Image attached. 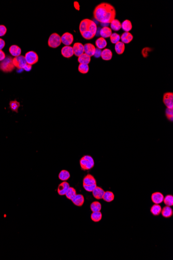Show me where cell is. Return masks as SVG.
I'll return each instance as SVG.
<instances>
[{
  "mask_svg": "<svg viewBox=\"0 0 173 260\" xmlns=\"http://www.w3.org/2000/svg\"><path fill=\"white\" fill-rule=\"evenodd\" d=\"M93 17L96 20L102 24H111L116 18V10L112 4L103 2L94 8Z\"/></svg>",
  "mask_w": 173,
  "mask_h": 260,
  "instance_id": "obj_1",
  "label": "cell"
},
{
  "mask_svg": "<svg viewBox=\"0 0 173 260\" xmlns=\"http://www.w3.org/2000/svg\"><path fill=\"white\" fill-rule=\"evenodd\" d=\"M79 31L83 38L89 40L93 39L97 32V26L93 20L85 19L79 24Z\"/></svg>",
  "mask_w": 173,
  "mask_h": 260,
  "instance_id": "obj_2",
  "label": "cell"
},
{
  "mask_svg": "<svg viewBox=\"0 0 173 260\" xmlns=\"http://www.w3.org/2000/svg\"><path fill=\"white\" fill-rule=\"evenodd\" d=\"M13 59L11 56H6L3 60L0 62V69L5 73H10L13 71L15 69Z\"/></svg>",
  "mask_w": 173,
  "mask_h": 260,
  "instance_id": "obj_3",
  "label": "cell"
},
{
  "mask_svg": "<svg viewBox=\"0 0 173 260\" xmlns=\"http://www.w3.org/2000/svg\"><path fill=\"white\" fill-rule=\"evenodd\" d=\"M80 165L83 171H89L94 167L93 158L90 155H85L80 160Z\"/></svg>",
  "mask_w": 173,
  "mask_h": 260,
  "instance_id": "obj_4",
  "label": "cell"
},
{
  "mask_svg": "<svg viewBox=\"0 0 173 260\" xmlns=\"http://www.w3.org/2000/svg\"><path fill=\"white\" fill-rule=\"evenodd\" d=\"M61 43V37L58 33L52 34L48 39V45L50 47L56 48L58 47Z\"/></svg>",
  "mask_w": 173,
  "mask_h": 260,
  "instance_id": "obj_5",
  "label": "cell"
},
{
  "mask_svg": "<svg viewBox=\"0 0 173 260\" xmlns=\"http://www.w3.org/2000/svg\"><path fill=\"white\" fill-rule=\"evenodd\" d=\"M24 57L27 64L31 66L36 64L39 61V56L35 51H28Z\"/></svg>",
  "mask_w": 173,
  "mask_h": 260,
  "instance_id": "obj_6",
  "label": "cell"
},
{
  "mask_svg": "<svg viewBox=\"0 0 173 260\" xmlns=\"http://www.w3.org/2000/svg\"><path fill=\"white\" fill-rule=\"evenodd\" d=\"M13 62L15 67L18 69H24L27 64L25 57L22 55L15 57L13 59Z\"/></svg>",
  "mask_w": 173,
  "mask_h": 260,
  "instance_id": "obj_7",
  "label": "cell"
},
{
  "mask_svg": "<svg viewBox=\"0 0 173 260\" xmlns=\"http://www.w3.org/2000/svg\"><path fill=\"white\" fill-rule=\"evenodd\" d=\"M163 101L166 108L173 109V93L168 92L164 93Z\"/></svg>",
  "mask_w": 173,
  "mask_h": 260,
  "instance_id": "obj_8",
  "label": "cell"
},
{
  "mask_svg": "<svg viewBox=\"0 0 173 260\" xmlns=\"http://www.w3.org/2000/svg\"><path fill=\"white\" fill-rule=\"evenodd\" d=\"M61 37V42L65 46H70L74 41V37L71 33L69 32L64 33Z\"/></svg>",
  "mask_w": 173,
  "mask_h": 260,
  "instance_id": "obj_9",
  "label": "cell"
},
{
  "mask_svg": "<svg viewBox=\"0 0 173 260\" xmlns=\"http://www.w3.org/2000/svg\"><path fill=\"white\" fill-rule=\"evenodd\" d=\"M84 53L88 55L90 57L94 56L96 53V48L94 45L91 43H86L83 45Z\"/></svg>",
  "mask_w": 173,
  "mask_h": 260,
  "instance_id": "obj_10",
  "label": "cell"
},
{
  "mask_svg": "<svg viewBox=\"0 0 173 260\" xmlns=\"http://www.w3.org/2000/svg\"><path fill=\"white\" fill-rule=\"evenodd\" d=\"M73 47L74 55L77 57H79L82 54L84 53V48L83 45L81 43H75L74 44Z\"/></svg>",
  "mask_w": 173,
  "mask_h": 260,
  "instance_id": "obj_11",
  "label": "cell"
},
{
  "mask_svg": "<svg viewBox=\"0 0 173 260\" xmlns=\"http://www.w3.org/2000/svg\"><path fill=\"white\" fill-rule=\"evenodd\" d=\"M70 187V184L68 182H67L66 181L62 182V183L59 184L57 190L58 194L61 196L65 195Z\"/></svg>",
  "mask_w": 173,
  "mask_h": 260,
  "instance_id": "obj_12",
  "label": "cell"
},
{
  "mask_svg": "<svg viewBox=\"0 0 173 260\" xmlns=\"http://www.w3.org/2000/svg\"><path fill=\"white\" fill-rule=\"evenodd\" d=\"M61 54L63 57L69 58L74 55L73 47L70 46H65L61 49Z\"/></svg>",
  "mask_w": 173,
  "mask_h": 260,
  "instance_id": "obj_13",
  "label": "cell"
},
{
  "mask_svg": "<svg viewBox=\"0 0 173 260\" xmlns=\"http://www.w3.org/2000/svg\"><path fill=\"white\" fill-rule=\"evenodd\" d=\"M163 195L160 192L153 193L151 195V200L155 204H160L163 202Z\"/></svg>",
  "mask_w": 173,
  "mask_h": 260,
  "instance_id": "obj_14",
  "label": "cell"
},
{
  "mask_svg": "<svg viewBox=\"0 0 173 260\" xmlns=\"http://www.w3.org/2000/svg\"><path fill=\"white\" fill-rule=\"evenodd\" d=\"M73 203L78 207H81L85 202V198L83 195L77 194L73 200H71Z\"/></svg>",
  "mask_w": 173,
  "mask_h": 260,
  "instance_id": "obj_15",
  "label": "cell"
},
{
  "mask_svg": "<svg viewBox=\"0 0 173 260\" xmlns=\"http://www.w3.org/2000/svg\"><path fill=\"white\" fill-rule=\"evenodd\" d=\"M92 192L94 198L96 200H101L103 198L105 191L101 187H96Z\"/></svg>",
  "mask_w": 173,
  "mask_h": 260,
  "instance_id": "obj_16",
  "label": "cell"
},
{
  "mask_svg": "<svg viewBox=\"0 0 173 260\" xmlns=\"http://www.w3.org/2000/svg\"><path fill=\"white\" fill-rule=\"evenodd\" d=\"M120 39L122 42L124 43V44H129L133 40V36L130 32H124L122 34L121 36L120 37Z\"/></svg>",
  "mask_w": 173,
  "mask_h": 260,
  "instance_id": "obj_17",
  "label": "cell"
},
{
  "mask_svg": "<svg viewBox=\"0 0 173 260\" xmlns=\"http://www.w3.org/2000/svg\"><path fill=\"white\" fill-rule=\"evenodd\" d=\"M96 184V181L91 174H87L83 179V185H91Z\"/></svg>",
  "mask_w": 173,
  "mask_h": 260,
  "instance_id": "obj_18",
  "label": "cell"
},
{
  "mask_svg": "<svg viewBox=\"0 0 173 260\" xmlns=\"http://www.w3.org/2000/svg\"><path fill=\"white\" fill-rule=\"evenodd\" d=\"M101 57L104 60H110L112 58V51L109 49L105 48L103 50H102Z\"/></svg>",
  "mask_w": 173,
  "mask_h": 260,
  "instance_id": "obj_19",
  "label": "cell"
},
{
  "mask_svg": "<svg viewBox=\"0 0 173 260\" xmlns=\"http://www.w3.org/2000/svg\"><path fill=\"white\" fill-rule=\"evenodd\" d=\"M99 34L102 37H103L104 39L108 38L109 37H111V35H112V30L110 28L108 27H103L100 30Z\"/></svg>",
  "mask_w": 173,
  "mask_h": 260,
  "instance_id": "obj_20",
  "label": "cell"
},
{
  "mask_svg": "<svg viewBox=\"0 0 173 260\" xmlns=\"http://www.w3.org/2000/svg\"><path fill=\"white\" fill-rule=\"evenodd\" d=\"M9 51L13 56L16 57L21 55V49L18 46L13 45L9 47Z\"/></svg>",
  "mask_w": 173,
  "mask_h": 260,
  "instance_id": "obj_21",
  "label": "cell"
},
{
  "mask_svg": "<svg viewBox=\"0 0 173 260\" xmlns=\"http://www.w3.org/2000/svg\"><path fill=\"white\" fill-rule=\"evenodd\" d=\"M162 216L164 218H168L173 216V211L170 206H165L161 211Z\"/></svg>",
  "mask_w": 173,
  "mask_h": 260,
  "instance_id": "obj_22",
  "label": "cell"
},
{
  "mask_svg": "<svg viewBox=\"0 0 173 260\" xmlns=\"http://www.w3.org/2000/svg\"><path fill=\"white\" fill-rule=\"evenodd\" d=\"M78 61L81 64H88L90 62L91 57L86 54L83 53L78 57Z\"/></svg>",
  "mask_w": 173,
  "mask_h": 260,
  "instance_id": "obj_23",
  "label": "cell"
},
{
  "mask_svg": "<svg viewBox=\"0 0 173 260\" xmlns=\"http://www.w3.org/2000/svg\"><path fill=\"white\" fill-rule=\"evenodd\" d=\"M125 45L122 42H119L116 43L115 46V50L118 55H121L125 50Z\"/></svg>",
  "mask_w": 173,
  "mask_h": 260,
  "instance_id": "obj_24",
  "label": "cell"
},
{
  "mask_svg": "<svg viewBox=\"0 0 173 260\" xmlns=\"http://www.w3.org/2000/svg\"><path fill=\"white\" fill-rule=\"evenodd\" d=\"M96 46L98 47V48L99 50H102L104 48L106 47L107 46V42L105 39H104L103 37H99L96 40Z\"/></svg>",
  "mask_w": 173,
  "mask_h": 260,
  "instance_id": "obj_25",
  "label": "cell"
},
{
  "mask_svg": "<svg viewBox=\"0 0 173 260\" xmlns=\"http://www.w3.org/2000/svg\"><path fill=\"white\" fill-rule=\"evenodd\" d=\"M121 28V24L118 19L112 20L111 23V29L114 31H118Z\"/></svg>",
  "mask_w": 173,
  "mask_h": 260,
  "instance_id": "obj_26",
  "label": "cell"
},
{
  "mask_svg": "<svg viewBox=\"0 0 173 260\" xmlns=\"http://www.w3.org/2000/svg\"><path fill=\"white\" fill-rule=\"evenodd\" d=\"M121 28L125 32H129L132 29V24L129 20H125L121 24Z\"/></svg>",
  "mask_w": 173,
  "mask_h": 260,
  "instance_id": "obj_27",
  "label": "cell"
},
{
  "mask_svg": "<svg viewBox=\"0 0 173 260\" xmlns=\"http://www.w3.org/2000/svg\"><path fill=\"white\" fill-rule=\"evenodd\" d=\"M114 194H113V193L111 191H106L104 193L102 199L105 202L109 203L112 202V200H114Z\"/></svg>",
  "mask_w": 173,
  "mask_h": 260,
  "instance_id": "obj_28",
  "label": "cell"
},
{
  "mask_svg": "<svg viewBox=\"0 0 173 260\" xmlns=\"http://www.w3.org/2000/svg\"><path fill=\"white\" fill-rule=\"evenodd\" d=\"M70 178V174L68 171L62 170L59 174V179L61 180V181H66V180L69 179Z\"/></svg>",
  "mask_w": 173,
  "mask_h": 260,
  "instance_id": "obj_29",
  "label": "cell"
},
{
  "mask_svg": "<svg viewBox=\"0 0 173 260\" xmlns=\"http://www.w3.org/2000/svg\"><path fill=\"white\" fill-rule=\"evenodd\" d=\"M150 211H151V213H152V214L153 216H157L161 213L162 208L161 207L160 205H159V204H155L151 207Z\"/></svg>",
  "mask_w": 173,
  "mask_h": 260,
  "instance_id": "obj_30",
  "label": "cell"
},
{
  "mask_svg": "<svg viewBox=\"0 0 173 260\" xmlns=\"http://www.w3.org/2000/svg\"><path fill=\"white\" fill-rule=\"evenodd\" d=\"M76 195L77 194L75 189H74V187H70L65 195L68 200H72L75 197Z\"/></svg>",
  "mask_w": 173,
  "mask_h": 260,
  "instance_id": "obj_31",
  "label": "cell"
},
{
  "mask_svg": "<svg viewBox=\"0 0 173 260\" xmlns=\"http://www.w3.org/2000/svg\"><path fill=\"white\" fill-rule=\"evenodd\" d=\"M102 218V214L100 211L98 212H92L91 215V219L93 222H98L101 220Z\"/></svg>",
  "mask_w": 173,
  "mask_h": 260,
  "instance_id": "obj_32",
  "label": "cell"
},
{
  "mask_svg": "<svg viewBox=\"0 0 173 260\" xmlns=\"http://www.w3.org/2000/svg\"><path fill=\"white\" fill-rule=\"evenodd\" d=\"M9 106L13 111L18 113L19 108L20 106V104L17 100H13L10 101Z\"/></svg>",
  "mask_w": 173,
  "mask_h": 260,
  "instance_id": "obj_33",
  "label": "cell"
},
{
  "mask_svg": "<svg viewBox=\"0 0 173 260\" xmlns=\"http://www.w3.org/2000/svg\"><path fill=\"white\" fill-rule=\"evenodd\" d=\"M101 204L99 202H94L90 205V209L92 212H98L101 210Z\"/></svg>",
  "mask_w": 173,
  "mask_h": 260,
  "instance_id": "obj_34",
  "label": "cell"
},
{
  "mask_svg": "<svg viewBox=\"0 0 173 260\" xmlns=\"http://www.w3.org/2000/svg\"><path fill=\"white\" fill-rule=\"evenodd\" d=\"M78 70L80 73L82 74H86L88 73L89 70V67L88 64H81L80 63L78 68Z\"/></svg>",
  "mask_w": 173,
  "mask_h": 260,
  "instance_id": "obj_35",
  "label": "cell"
},
{
  "mask_svg": "<svg viewBox=\"0 0 173 260\" xmlns=\"http://www.w3.org/2000/svg\"><path fill=\"white\" fill-rule=\"evenodd\" d=\"M163 202L165 205L168 206H172L173 205V196L171 195H168L164 197Z\"/></svg>",
  "mask_w": 173,
  "mask_h": 260,
  "instance_id": "obj_36",
  "label": "cell"
},
{
  "mask_svg": "<svg viewBox=\"0 0 173 260\" xmlns=\"http://www.w3.org/2000/svg\"><path fill=\"white\" fill-rule=\"evenodd\" d=\"M110 40L112 44H116V43L120 42V36L118 33H112L110 37Z\"/></svg>",
  "mask_w": 173,
  "mask_h": 260,
  "instance_id": "obj_37",
  "label": "cell"
},
{
  "mask_svg": "<svg viewBox=\"0 0 173 260\" xmlns=\"http://www.w3.org/2000/svg\"><path fill=\"white\" fill-rule=\"evenodd\" d=\"M165 116L169 121L172 122L173 121V109H166Z\"/></svg>",
  "mask_w": 173,
  "mask_h": 260,
  "instance_id": "obj_38",
  "label": "cell"
},
{
  "mask_svg": "<svg viewBox=\"0 0 173 260\" xmlns=\"http://www.w3.org/2000/svg\"><path fill=\"white\" fill-rule=\"evenodd\" d=\"M152 50H153V49L151 48L148 47L144 48L142 51V54L144 58H147L149 55V53H150Z\"/></svg>",
  "mask_w": 173,
  "mask_h": 260,
  "instance_id": "obj_39",
  "label": "cell"
},
{
  "mask_svg": "<svg viewBox=\"0 0 173 260\" xmlns=\"http://www.w3.org/2000/svg\"><path fill=\"white\" fill-rule=\"evenodd\" d=\"M96 187H97L96 184L91 185H83V187L85 189V190H86L87 192H92V191L94 190V189Z\"/></svg>",
  "mask_w": 173,
  "mask_h": 260,
  "instance_id": "obj_40",
  "label": "cell"
},
{
  "mask_svg": "<svg viewBox=\"0 0 173 260\" xmlns=\"http://www.w3.org/2000/svg\"><path fill=\"white\" fill-rule=\"evenodd\" d=\"M7 32V29L4 25H0V37L4 36Z\"/></svg>",
  "mask_w": 173,
  "mask_h": 260,
  "instance_id": "obj_41",
  "label": "cell"
},
{
  "mask_svg": "<svg viewBox=\"0 0 173 260\" xmlns=\"http://www.w3.org/2000/svg\"><path fill=\"white\" fill-rule=\"evenodd\" d=\"M102 50H99V48H96V53L94 54V56L96 58H99L101 57V55Z\"/></svg>",
  "mask_w": 173,
  "mask_h": 260,
  "instance_id": "obj_42",
  "label": "cell"
},
{
  "mask_svg": "<svg viewBox=\"0 0 173 260\" xmlns=\"http://www.w3.org/2000/svg\"><path fill=\"white\" fill-rule=\"evenodd\" d=\"M5 58L6 55L5 53L2 50H0V61L3 60Z\"/></svg>",
  "mask_w": 173,
  "mask_h": 260,
  "instance_id": "obj_43",
  "label": "cell"
},
{
  "mask_svg": "<svg viewBox=\"0 0 173 260\" xmlns=\"http://www.w3.org/2000/svg\"><path fill=\"white\" fill-rule=\"evenodd\" d=\"M5 45V42L4 40L0 38V50H2Z\"/></svg>",
  "mask_w": 173,
  "mask_h": 260,
  "instance_id": "obj_44",
  "label": "cell"
},
{
  "mask_svg": "<svg viewBox=\"0 0 173 260\" xmlns=\"http://www.w3.org/2000/svg\"><path fill=\"white\" fill-rule=\"evenodd\" d=\"M32 68V66L31 65H29V64H27L26 65L25 67L24 68V69L27 71H29L30 70H31Z\"/></svg>",
  "mask_w": 173,
  "mask_h": 260,
  "instance_id": "obj_45",
  "label": "cell"
},
{
  "mask_svg": "<svg viewBox=\"0 0 173 260\" xmlns=\"http://www.w3.org/2000/svg\"><path fill=\"white\" fill-rule=\"evenodd\" d=\"M74 7L76 9L78 10V11H79V9H80V6H79V3H78V2H74Z\"/></svg>",
  "mask_w": 173,
  "mask_h": 260,
  "instance_id": "obj_46",
  "label": "cell"
}]
</instances>
